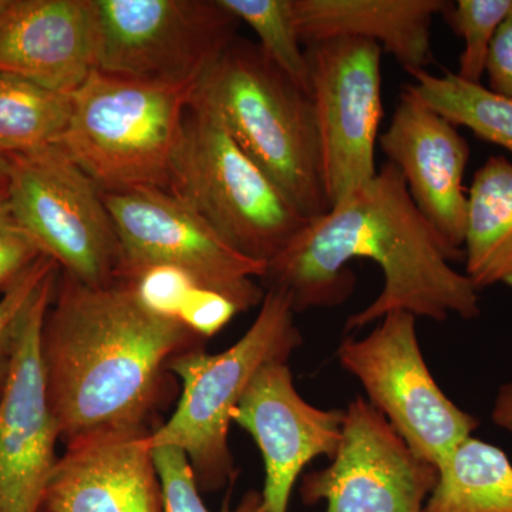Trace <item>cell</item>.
Returning a JSON list of instances; mask_svg holds the SVG:
<instances>
[{
  "label": "cell",
  "mask_w": 512,
  "mask_h": 512,
  "mask_svg": "<svg viewBox=\"0 0 512 512\" xmlns=\"http://www.w3.org/2000/svg\"><path fill=\"white\" fill-rule=\"evenodd\" d=\"M370 259L384 285L367 308L350 316L346 330L365 328L394 311L443 322L450 315H480L478 289L451 262L463 256L447 247L410 197L390 163L373 180L306 222L288 247L266 265L261 281L291 295L295 312L330 308L355 291L352 259Z\"/></svg>",
  "instance_id": "1"
},
{
  "label": "cell",
  "mask_w": 512,
  "mask_h": 512,
  "mask_svg": "<svg viewBox=\"0 0 512 512\" xmlns=\"http://www.w3.org/2000/svg\"><path fill=\"white\" fill-rule=\"evenodd\" d=\"M204 342L180 320L144 308L126 282L94 288L60 271L40 335L60 441L154 430L171 394L168 363Z\"/></svg>",
  "instance_id": "2"
},
{
  "label": "cell",
  "mask_w": 512,
  "mask_h": 512,
  "mask_svg": "<svg viewBox=\"0 0 512 512\" xmlns=\"http://www.w3.org/2000/svg\"><path fill=\"white\" fill-rule=\"evenodd\" d=\"M191 103L220 117L306 220L329 212L311 96L258 43L235 37L197 83Z\"/></svg>",
  "instance_id": "3"
},
{
  "label": "cell",
  "mask_w": 512,
  "mask_h": 512,
  "mask_svg": "<svg viewBox=\"0 0 512 512\" xmlns=\"http://www.w3.org/2000/svg\"><path fill=\"white\" fill-rule=\"evenodd\" d=\"M295 313L288 292L266 289L261 311L235 345L218 355L191 350L168 363L183 387L181 399L170 420L148 434L147 444L184 451L200 491L222 490L237 477L228 443L232 412L262 367L288 362L302 345Z\"/></svg>",
  "instance_id": "4"
},
{
  "label": "cell",
  "mask_w": 512,
  "mask_h": 512,
  "mask_svg": "<svg viewBox=\"0 0 512 512\" xmlns=\"http://www.w3.org/2000/svg\"><path fill=\"white\" fill-rule=\"evenodd\" d=\"M194 89L94 70L72 94V116L57 146L103 192L143 187L170 191Z\"/></svg>",
  "instance_id": "5"
},
{
  "label": "cell",
  "mask_w": 512,
  "mask_h": 512,
  "mask_svg": "<svg viewBox=\"0 0 512 512\" xmlns=\"http://www.w3.org/2000/svg\"><path fill=\"white\" fill-rule=\"evenodd\" d=\"M170 192L239 254L268 265L306 220L238 146L214 111L190 103L175 151Z\"/></svg>",
  "instance_id": "6"
},
{
  "label": "cell",
  "mask_w": 512,
  "mask_h": 512,
  "mask_svg": "<svg viewBox=\"0 0 512 512\" xmlns=\"http://www.w3.org/2000/svg\"><path fill=\"white\" fill-rule=\"evenodd\" d=\"M8 160L10 208L39 251L84 285L116 284L119 237L99 185L57 144Z\"/></svg>",
  "instance_id": "7"
},
{
  "label": "cell",
  "mask_w": 512,
  "mask_h": 512,
  "mask_svg": "<svg viewBox=\"0 0 512 512\" xmlns=\"http://www.w3.org/2000/svg\"><path fill=\"white\" fill-rule=\"evenodd\" d=\"M92 2L97 70L164 86H197L241 23L220 0Z\"/></svg>",
  "instance_id": "8"
},
{
  "label": "cell",
  "mask_w": 512,
  "mask_h": 512,
  "mask_svg": "<svg viewBox=\"0 0 512 512\" xmlns=\"http://www.w3.org/2000/svg\"><path fill=\"white\" fill-rule=\"evenodd\" d=\"M120 244L117 282H128L147 268L174 266L201 288L222 293L248 311L264 301L254 281L266 265L239 254L197 211L161 188L103 192Z\"/></svg>",
  "instance_id": "9"
},
{
  "label": "cell",
  "mask_w": 512,
  "mask_h": 512,
  "mask_svg": "<svg viewBox=\"0 0 512 512\" xmlns=\"http://www.w3.org/2000/svg\"><path fill=\"white\" fill-rule=\"evenodd\" d=\"M338 357L343 369L362 383L369 403L437 470L480 424L451 402L434 380L412 313H387L365 338L348 336L340 343Z\"/></svg>",
  "instance_id": "10"
},
{
  "label": "cell",
  "mask_w": 512,
  "mask_h": 512,
  "mask_svg": "<svg viewBox=\"0 0 512 512\" xmlns=\"http://www.w3.org/2000/svg\"><path fill=\"white\" fill-rule=\"evenodd\" d=\"M330 208L377 174L383 120L382 46L339 37L305 47Z\"/></svg>",
  "instance_id": "11"
},
{
  "label": "cell",
  "mask_w": 512,
  "mask_h": 512,
  "mask_svg": "<svg viewBox=\"0 0 512 512\" xmlns=\"http://www.w3.org/2000/svg\"><path fill=\"white\" fill-rule=\"evenodd\" d=\"M332 463L302 477L305 504L326 501V512H423L439 470L417 456L369 400L345 410Z\"/></svg>",
  "instance_id": "12"
},
{
  "label": "cell",
  "mask_w": 512,
  "mask_h": 512,
  "mask_svg": "<svg viewBox=\"0 0 512 512\" xmlns=\"http://www.w3.org/2000/svg\"><path fill=\"white\" fill-rule=\"evenodd\" d=\"M60 269L43 282L20 323L12 376L0 403V512H40L56 466L59 429L40 356V335Z\"/></svg>",
  "instance_id": "13"
},
{
  "label": "cell",
  "mask_w": 512,
  "mask_h": 512,
  "mask_svg": "<svg viewBox=\"0 0 512 512\" xmlns=\"http://www.w3.org/2000/svg\"><path fill=\"white\" fill-rule=\"evenodd\" d=\"M345 410L312 406L296 390L288 362L262 367L232 412L251 434L265 464V512H288L293 485L318 457L332 460L342 439Z\"/></svg>",
  "instance_id": "14"
},
{
  "label": "cell",
  "mask_w": 512,
  "mask_h": 512,
  "mask_svg": "<svg viewBox=\"0 0 512 512\" xmlns=\"http://www.w3.org/2000/svg\"><path fill=\"white\" fill-rule=\"evenodd\" d=\"M387 163L402 174L410 197L447 247L463 256L468 207L464 185L470 146L458 127L404 87L380 134Z\"/></svg>",
  "instance_id": "15"
},
{
  "label": "cell",
  "mask_w": 512,
  "mask_h": 512,
  "mask_svg": "<svg viewBox=\"0 0 512 512\" xmlns=\"http://www.w3.org/2000/svg\"><path fill=\"white\" fill-rule=\"evenodd\" d=\"M153 430L107 431L67 444L40 512H164Z\"/></svg>",
  "instance_id": "16"
},
{
  "label": "cell",
  "mask_w": 512,
  "mask_h": 512,
  "mask_svg": "<svg viewBox=\"0 0 512 512\" xmlns=\"http://www.w3.org/2000/svg\"><path fill=\"white\" fill-rule=\"evenodd\" d=\"M94 70L92 0H0V72L72 96Z\"/></svg>",
  "instance_id": "17"
},
{
  "label": "cell",
  "mask_w": 512,
  "mask_h": 512,
  "mask_svg": "<svg viewBox=\"0 0 512 512\" xmlns=\"http://www.w3.org/2000/svg\"><path fill=\"white\" fill-rule=\"evenodd\" d=\"M446 0H293L303 47L355 37L382 46L407 73L433 62L431 26Z\"/></svg>",
  "instance_id": "18"
},
{
  "label": "cell",
  "mask_w": 512,
  "mask_h": 512,
  "mask_svg": "<svg viewBox=\"0 0 512 512\" xmlns=\"http://www.w3.org/2000/svg\"><path fill=\"white\" fill-rule=\"evenodd\" d=\"M466 275L478 291L505 285L512 289V163L494 156L474 174L468 188Z\"/></svg>",
  "instance_id": "19"
},
{
  "label": "cell",
  "mask_w": 512,
  "mask_h": 512,
  "mask_svg": "<svg viewBox=\"0 0 512 512\" xmlns=\"http://www.w3.org/2000/svg\"><path fill=\"white\" fill-rule=\"evenodd\" d=\"M423 512H512V463L501 448L468 437L439 468Z\"/></svg>",
  "instance_id": "20"
},
{
  "label": "cell",
  "mask_w": 512,
  "mask_h": 512,
  "mask_svg": "<svg viewBox=\"0 0 512 512\" xmlns=\"http://www.w3.org/2000/svg\"><path fill=\"white\" fill-rule=\"evenodd\" d=\"M72 96L0 72V153L55 146L69 126Z\"/></svg>",
  "instance_id": "21"
},
{
  "label": "cell",
  "mask_w": 512,
  "mask_h": 512,
  "mask_svg": "<svg viewBox=\"0 0 512 512\" xmlns=\"http://www.w3.org/2000/svg\"><path fill=\"white\" fill-rule=\"evenodd\" d=\"M406 84L414 94L457 127L512 153V100L491 92L487 86L466 82L456 73L431 74L420 70L410 74Z\"/></svg>",
  "instance_id": "22"
},
{
  "label": "cell",
  "mask_w": 512,
  "mask_h": 512,
  "mask_svg": "<svg viewBox=\"0 0 512 512\" xmlns=\"http://www.w3.org/2000/svg\"><path fill=\"white\" fill-rule=\"evenodd\" d=\"M258 36V45L278 69L311 96L309 63L296 29L293 0H220Z\"/></svg>",
  "instance_id": "23"
},
{
  "label": "cell",
  "mask_w": 512,
  "mask_h": 512,
  "mask_svg": "<svg viewBox=\"0 0 512 512\" xmlns=\"http://www.w3.org/2000/svg\"><path fill=\"white\" fill-rule=\"evenodd\" d=\"M511 9L512 0L447 2L441 15L464 43L456 72L460 79L481 83L494 37Z\"/></svg>",
  "instance_id": "24"
},
{
  "label": "cell",
  "mask_w": 512,
  "mask_h": 512,
  "mask_svg": "<svg viewBox=\"0 0 512 512\" xmlns=\"http://www.w3.org/2000/svg\"><path fill=\"white\" fill-rule=\"evenodd\" d=\"M151 450L160 477L164 512H211L202 501L194 471L184 451L171 446ZM221 512H265L264 498L258 491H249L235 510L224 508Z\"/></svg>",
  "instance_id": "25"
},
{
  "label": "cell",
  "mask_w": 512,
  "mask_h": 512,
  "mask_svg": "<svg viewBox=\"0 0 512 512\" xmlns=\"http://www.w3.org/2000/svg\"><path fill=\"white\" fill-rule=\"evenodd\" d=\"M59 269V265L52 258L40 256L26 274L3 293L0 299V403L5 397L12 376L23 316L43 282Z\"/></svg>",
  "instance_id": "26"
},
{
  "label": "cell",
  "mask_w": 512,
  "mask_h": 512,
  "mask_svg": "<svg viewBox=\"0 0 512 512\" xmlns=\"http://www.w3.org/2000/svg\"><path fill=\"white\" fill-rule=\"evenodd\" d=\"M126 284L148 311L177 320L192 289L198 286L187 272L168 265L151 266Z\"/></svg>",
  "instance_id": "27"
},
{
  "label": "cell",
  "mask_w": 512,
  "mask_h": 512,
  "mask_svg": "<svg viewBox=\"0 0 512 512\" xmlns=\"http://www.w3.org/2000/svg\"><path fill=\"white\" fill-rule=\"evenodd\" d=\"M42 255L16 221L6 188L0 190V292L12 288Z\"/></svg>",
  "instance_id": "28"
},
{
  "label": "cell",
  "mask_w": 512,
  "mask_h": 512,
  "mask_svg": "<svg viewBox=\"0 0 512 512\" xmlns=\"http://www.w3.org/2000/svg\"><path fill=\"white\" fill-rule=\"evenodd\" d=\"M238 313L241 312L237 305L227 296L195 286L185 301L178 320L195 335L207 340L220 333Z\"/></svg>",
  "instance_id": "29"
},
{
  "label": "cell",
  "mask_w": 512,
  "mask_h": 512,
  "mask_svg": "<svg viewBox=\"0 0 512 512\" xmlns=\"http://www.w3.org/2000/svg\"><path fill=\"white\" fill-rule=\"evenodd\" d=\"M485 76L491 92L512 100V9L494 37Z\"/></svg>",
  "instance_id": "30"
},
{
  "label": "cell",
  "mask_w": 512,
  "mask_h": 512,
  "mask_svg": "<svg viewBox=\"0 0 512 512\" xmlns=\"http://www.w3.org/2000/svg\"><path fill=\"white\" fill-rule=\"evenodd\" d=\"M491 419L500 429L512 434V383L504 384L498 392Z\"/></svg>",
  "instance_id": "31"
},
{
  "label": "cell",
  "mask_w": 512,
  "mask_h": 512,
  "mask_svg": "<svg viewBox=\"0 0 512 512\" xmlns=\"http://www.w3.org/2000/svg\"><path fill=\"white\" fill-rule=\"evenodd\" d=\"M9 178V160L6 154L0 153V190H5Z\"/></svg>",
  "instance_id": "32"
}]
</instances>
